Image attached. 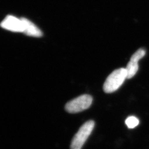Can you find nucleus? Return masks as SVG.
Here are the masks:
<instances>
[{
    "instance_id": "f257e3e1",
    "label": "nucleus",
    "mask_w": 149,
    "mask_h": 149,
    "mask_svg": "<svg viewBox=\"0 0 149 149\" xmlns=\"http://www.w3.org/2000/svg\"><path fill=\"white\" fill-rule=\"evenodd\" d=\"M127 79V70L120 68L114 70L108 76L103 85V90L107 93L114 92L122 85Z\"/></svg>"
},
{
    "instance_id": "f03ea898",
    "label": "nucleus",
    "mask_w": 149,
    "mask_h": 149,
    "mask_svg": "<svg viewBox=\"0 0 149 149\" xmlns=\"http://www.w3.org/2000/svg\"><path fill=\"white\" fill-rule=\"evenodd\" d=\"M95 127L93 120H89L83 124L76 134L71 144V149H81L89 137Z\"/></svg>"
},
{
    "instance_id": "7ed1b4c3",
    "label": "nucleus",
    "mask_w": 149,
    "mask_h": 149,
    "mask_svg": "<svg viewBox=\"0 0 149 149\" xmlns=\"http://www.w3.org/2000/svg\"><path fill=\"white\" fill-rule=\"evenodd\" d=\"M92 100V97L88 95L79 96L69 102L66 104V111L70 113L82 112L91 106Z\"/></svg>"
},
{
    "instance_id": "20e7f679",
    "label": "nucleus",
    "mask_w": 149,
    "mask_h": 149,
    "mask_svg": "<svg viewBox=\"0 0 149 149\" xmlns=\"http://www.w3.org/2000/svg\"><path fill=\"white\" fill-rule=\"evenodd\" d=\"M3 29L13 32H23V24L21 19L11 15L6 16L1 23Z\"/></svg>"
},
{
    "instance_id": "39448f33",
    "label": "nucleus",
    "mask_w": 149,
    "mask_h": 149,
    "mask_svg": "<svg viewBox=\"0 0 149 149\" xmlns=\"http://www.w3.org/2000/svg\"><path fill=\"white\" fill-rule=\"evenodd\" d=\"M23 24V33L26 35L33 37H41L43 33L33 23L27 18L22 17L21 18Z\"/></svg>"
},
{
    "instance_id": "423d86ee",
    "label": "nucleus",
    "mask_w": 149,
    "mask_h": 149,
    "mask_svg": "<svg viewBox=\"0 0 149 149\" xmlns=\"http://www.w3.org/2000/svg\"><path fill=\"white\" fill-rule=\"evenodd\" d=\"M138 60L130 58L125 68L127 72V79H131L136 74L139 69Z\"/></svg>"
},
{
    "instance_id": "0eeeda50",
    "label": "nucleus",
    "mask_w": 149,
    "mask_h": 149,
    "mask_svg": "<svg viewBox=\"0 0 149 149\" xmlns=\"http://www.w3.org/2000/svg\"><path fill=\"white\" fill-rule=\"evenodd\" d=\"M139 123V119L134 116L128 117L125 120V124L129 128H134L136 127Z\"/></svg>"
}]
</instances>
